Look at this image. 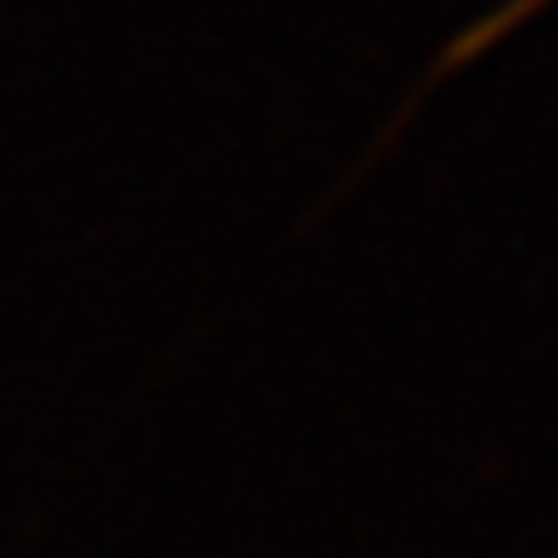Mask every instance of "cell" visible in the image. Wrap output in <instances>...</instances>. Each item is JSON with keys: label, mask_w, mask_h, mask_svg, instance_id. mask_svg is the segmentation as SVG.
<instances>
[{"label": "cell", "mask_w": 558, "mask_h": 558, "mask_svg": "<svg viewBox=\"0 0 558 558\" xmlns=\"http://www.w3.org/2000/svg\"><path fill=\"white\" fill-rule=\"evenodd\" d=\"M554 0H501V5H492L481 21H471V26H460L456 37L445 41V52H439V62L429 68V83L450 78V73H460V68H471V62H481L497 41H507L512 32H518L522 21H533L538 11H548Z\"/></svg>", "instance_id": "cell-1"}]
</instances>
